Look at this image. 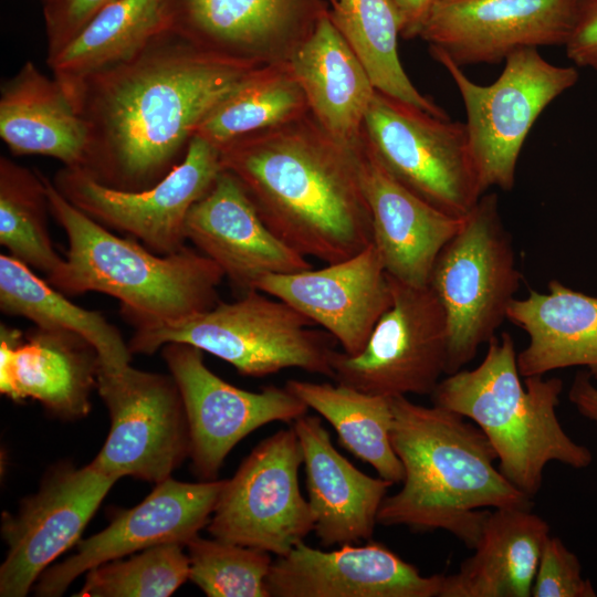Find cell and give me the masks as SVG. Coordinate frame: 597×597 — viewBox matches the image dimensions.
I'll return each mask as SVG.
<instances>
[{
	"mask_svg": "<svg viewBox=\"0 0 597 597\" xmlns=\"http://www.w3.org/2000/svg\"><path fill=\"white\" fill-rule=\"evenodd\" d=\"M50 213L69 240L66 258L46 281L65 295L100 292L121 303L135 328L185 320L213 307L221 268L188 247L161 255L119 238L74 205L43 175Z\"/></svg>",
	"mask_w": 597,
	"mask_h": 597,
	"instance_id": "cell-4",
	"label": "cell"
},
{
	"mask_svg": "<svg viewBox=\"0 0 597 597\" xmlns=\"http://www.w3.org/2000/svg\"><path fill=\"white\" fill-rule=\"evenodd\" d=\"M98 369L96 349L76 333L0 326V390L12 400L33 398L63 419L84 417Z\"/></svg>",
	"mask_w": 597,
	"mask_h": 597,
	"instance_id": "cell-23",
	"label": "cell"
},
{
	"mask_svg": "<svg viewBox=\"0 0 597 597\" xmlns=\"http://www.w3.org/2000/svg\"><path fill=\"white\" fill-rule=\"evenodd\" d=\"M429 52L447 70L463 101L464 124L482 189L510 191L533 124L556 97L577 83V69L552 64L537 48H525L506 57L495 82L481 85L441 52Z\"/></svg>",
	"mask_w": 597,
	"mask_h": 597,
	"instance_id": "cell-8",
	"label": "cell"
},
{
	"mask_svg": "<svg viewBox=\"0 0 597 597\" xmlns=\"http://www.w3.org/2000/svg\"><path fill=\"white\" fill-rule=\"evenodd\" d=\"M533 597H596L593 583L583 576L582 564L556 536L546 540L532 588Z\"/></svg>",
	"mask_w": 597,
	"mask_h": 597,
	"instance_id": "cell-37",
	"label": "cell"
},
{
	"mask_svg": "<svg viewBox=\"0 0 597 597\" xmlns=\"http://www.w3.org/2000/svg\"><path fill=\"white\" fill-rule=\"evenodd\" d=\"M111 418L108 436L91 462L118 479L159 483L189 457V428L171 375L136 369H98L97 388Z\"/></svg>",
	"mask_w": 597,
	"mask_h": 597,
	"instance_id": "cell-13",
	"label": "cell"
},
{
	"mask_svg": "<svg viewBox=\"0 0 597 597\" xmlns=\"http://www.w3.org/2000/svg\"><path fill=\"white\" fill-rule=\"evenodd\" d=\"M580 0H436L419 38L459 66L565 45Z\"/></svg>",
	"mask_w": 597,
	"mask_h": 597,
	"instance_id": "cell-16",
	"label": "cell"
},
{
	"mask_svg": "<svg viewBox=\"0 0 597 597\" xmlns=\"http://www.w3.org/2000/svg\"><path fill=\"white\" fill-rule=\"evenodd\" d=\"M388 279L390 307L358 354L332 352L333 379L387 398L409 394L430 396L446 374L444 310L429 285L413 286L389 275Z\"/></svg>",
	"mask_w": 597,
	"mask_h": 597,
	"instance_id": "cell-10",
	"label": "cell"
},
{
	"mask_svg": "<svg viewBox=\"0 0 597 597\" xmlns=\"http://www.w3.org/2000/svg\"><path fill=\"white\" fill-rule=\"evenodd\" d=\"M303 452L293 427L262 440L224 480L208 531L218 540L277 557L314 531L311 505L301 493Z\"/></svg>",
	"mask_w": 597,
	"mask_h": 597,
	"instance_id": "cell-11",
	"label": "cell"
},
{
	"mask_svg": "<svg viewBox=\"0 0 597 597\" xmlns=\"http://www.w3.org/2000/svg\"><path fill=\"white\" fill-rule=\"evenodd\" d=\"M548 292L530 289L514 298L506 320L523 329L527 345L517 353L522 377L574 366L597 379V296L551 280Z\"/></svg>",
	"mask_w": 597,
	"mask_h": 597,
	"instance_id": "cell-26",
	"label": "cell"
},
{
	"mask_svg": "<svg viewBox=\"0 0 597 597\" xmlns=\"http://www.w3.org/2000/svg\"><path fill=\"white\" fill-rule=\"evenodd\" d=\"M43 174L0 157V243L28 266L52 273L63 261L48 228Z\"/></svg>",
	"mask_w": 597,
	"mask_h": 597,
	"instance_id": "cell-34",
	"label": "cell"
},
{
	"mask_svg": "<svg viewBox=\"0 0 597 597\" xmlns=\"http://www.w3.org/2000/svg\"><path fill=\"white\" fill-rule=\"evenodd\" d=\"M220 157L266 226L302 255L331 264L373 242L356 143L335 139L311 112L239 137Z\"/></svg>",
	"mask_w": 597,
	"mask_h": 597,
	"instance_id": "cell-2",
	"label": "cell"
},
{
	"mask_svg": "<svg viewBox=\"0 0 597 597\" xmlns=\"http://www.w3.org/2000/svg\"><path fill=\"white\" fill-rule=\"evenodd\" d=\"M221 171L220 148L193 135L182 160L149 188L115 189L69 167L55 174L53 184L72 205L102 226L166 255L186 247L187 216Z\"/></svg>",
	"mask_w": 597,
	"mask_h": 597,
	"instance_id": "cell-12",
	"label": "cell"
},
{
	"mask_svg": "<svg viewBox=\"0 0 597 597\" xmlns=\"http://www.w3.org/2000/svg\"><path fill=\"white\" fill-rule=\"evenodd\" d=\"M589 370L577 371L568 390V399L584 418L597 426V386Z\"/></svg>",
	"mask_w": 597,
	"mask_h": 597,
	"instance_id": "cell-41",
	"label": "cell"
},
{
	"mask_svg": "<svg viewBox=\"0 0 597 597\" xmlns=\"http://www.w3.org/2000/svg\"><path fill=\"white\" fill-rule=\"evenodd\" d=\"M549 525L531 509L489 511L472 556L444 575L439 597H530Z\"/></svg>",
	"mask_w": 597,
	"mask_h": 597,
	"instance_id": "cell-27",
	"label": "cell"
},
{
	"mask_svg": "<svg viewBox=\"0 0 597 597\" xmlns=\"http://www.w3.org/2000/svg\"><path fill=\"white\" fill-rule=\"evenodd\" d=\"M118 478L92 463L62 465L24 499L17 515L2 516L8 553L0 567V596L24 597L50 564L78 538Z\"/></svg>",
	"mask_w": 597,
	"mask_h": 597,
	"instance_id": "cell-15",
	"label": "cell"
},
{
	"mask_svg": "<svg viewBox=\"0 0 597 597\" xmlns=\"http://www.w3.org/2000/svg\"><path fill=\"white\" fill-rule=\"evenodd\" d=\"M287 303L252 289L234 302L181 321L136 328L132 354L150 355L167 343H185L232 365L241 375L264 377L286 368L333 378L328 338Z\"/></svg>",
	"mask_w": 597,
	"mask_h": 597,
	"instance_id": "cell-6",
	"label": "cell"
},
{
	"mask_svg": "<svg viewBox=\"0 0 597 597\" xmlns=\"http://www.w3.org/2000/svg\"><path fill=\"white\" fill-rule=\"evenodd\" d=\"M186 237L243 293L266 274L312 269L306 256L272 232L239 180L223 169L191 207Z\"/></svg>",
	"mask_w": 597,
	"mask_h": 597,
	"instance_id": "cell-21",
	"label": "cell"
},
{
	"mask_svg": "<svg viewBox=\"0 0 597 597\" xmlns=\"http://www.w3.org/2000/svg\"><path fill=\"white\" fill-rule=\"evenodd\" d=\"M328 12L326 0H171L170 30L224 57L290 62Z\"/></svg>",
	"mask_w": 597,
	"mask_h": 597,
	"instance_id": "cell-18",
	"label": "cell"
},
{
	"mask_svg": "<svg viewBox=\"0 0 597 597\" xmlns=\"http://www.w3.org/2000/svg\"><path fill=\"white\" fill-rule=\"evenodd\" d=\"M171 28V0H115L46 63L62 85L128 60Z\"/></svg>",
	"mask_w": 597,
	"mask_h": 597,
	"instance_id": "cell-29",
	"label": "cell"
},
{
	"mask_svg": "<svg viewBox=\"0 0 597 597\" xmlns=\"http://www.w3.org/2000/svg\"><path fill=\"white\" fill-rule=\"evenodd\" d=\"M290 64L314 118L335 139L355 144L376 88L328 12Z\"/></svg>",
	"mask_w": 597,
	"mask_h": 597,
	"instance_id": "cell-28",
	"label": "cell"
},
{
	"mask_svg": "<svg viewBox=\"0 0 597 597\" xmlns=\"http://www.w3.org/2000/svg\"><path fill=\"white\" fill-rule=\"evenodd\" d=\"M254 289L287 303L324 327L349 355L365 347L392 303L389 279L373 243L322 269L266 274Z\"/></svg>",
	"mask_w": 597,
	"mask_h": 597,
	"instance_id": "cell-19",
	"label": "cell"
},
{
	"mask_svg": "<svg viewBox=\"0 0 597 597\" xmlns=\"http://www.w3.org/2000/svg\"><path fill=\"white\" fill-rule=\"evenodd\" d=\"M564 46L575 65L597 71V0H580L575 25Z\"/></svg>",
	"mask_w": 597,
	"mask_h": 597,
	"instance_id": "cell-39",
	"label": "cell"
},
{
	"mask_svg": "<svg viewBox=\"0 0 597 597\" xmlns=\"http://www.w3.org/2000/svg\"><path fill=\"white\" fill-rule=\"evenodd\" d=\"M184 545H156L127 559L117 558L86 573L78 597H167L189 578Z\"/></svg>",
	"mask_w": 597,
	"mask_h": 597,
	"instance_id": "cell-35",
	"label": "cell"
},
{
	"mask_svg": "<svg viewBox=\"0 0 597 597\" xmlns=\"http://www.w3.org/2000/svg\"><path fill=\"white\" fill-rule=\"evenodd\" d=\"M260 65L168 30L128 60L63 85L87 128L83 171L119 190L151 187L182 160L206 115Z\"/></svg>",
	"mask_w": 597,
	"mask_h": 597,
	"instance_id": "cell-1",
	"label": "cell"
},
{
	"mask_svg": "<svg viewBox=\"0 0 597 597\" xmlns=\"http://www.w3.org/2000/svg\"><path fill=\"white\" fill-rule=\"evenodd\" d=\"M180 391L190 438L192 470L202 481L217 480L232 448L273 421L294 422L308 407L286 387L249 391L230 385L203 362V352L185 343L161 347Z\"/></svg>",
	"mask_w": 597,
	"mask_h": 597,
	"instance_id": "cell-14",
	"label": "cell"
},
{
	"mask_svg": "<svg viewBox=\"0 0 597 597\" xmlns=\"http://www.w3.org/2000/svg\"><path fill=\"white\" fill-rule=\"evenodd\" d=\"M310 113L290 62L253 70L201 121L195 135L218 148L249 134L292 122Z\"/></svg>",
	"mask_w": 597,
	"mask_h": 597,
	"instance_id": "cell-32",
	"label": "cell"
},
{
	"mask_svg": "<svg viewBox=\"0 0 597 597\" xmlns=\"http://www.w3.org/2000/svg\"><path fill=\"white\" fill-rule=\"evenodd\" d=\"M436 0H391L400 19V36L418 38Z\"/></svg>",
	"mask_w": 597,
	"mask_h": 597,
	"instance_id": "cell-40",
	"label": "cell"
},
{
	"mask_svg": "<svg viewBox=\"0 0 597 597\" xmlns=\"http://www.w3.org/2000/svg\"><path fill=\"white\" fill-rule=\"evenodd\" d=\"M521 279L498 195L484 193L439 252L429 277L447 317V375L461 370L495 336Z\"/></svg>",
	"mask_w": 597,
	"mask_h": 597,
	"instance_id": "cell-7",
	"label": "cell"
},
{
	"mask_svg": "<svg viewBox=\"0 0 597 597\" xmlns=\"http://www.w3.org/2000/svg\"><path fill=\"white\" fill-rule=\"evenodd\" d=\"M356 150L371 216V243L386 273L409 285H428L439 252L460 230L464 217L434 208L398 182L375 155L364 129Z\"/></svg>",
	"mask_w": 597,
	"mask_h": 597,
	"instance_id": "cell-22",
	"label": "cell"
},
{
	"mask_svg": "<svg viewBox=\"0 0 597 597\" xmlns=\"http://www.w3.org/2000/svg\"><path fill=\"white\" fill-rule=\"evenodd\" d=\"M328 15L379 92L433 115L448 114L422 95L405 72L398 54L400 19L391 0H327Z\"/></svg>",
	"mask_w": 597,
	"mask_h": 597,
	"instance_id": "cell-33",
	"label": "cell"
},
{
	"mask_svg": "<svg viewBox=\"0 0 597 597\" xmlns=\"http://www.w3.org/2000/svg\"><path fill=\"white\" fill-rule=\"evenodd\" d=\"M224 480L197 483L171 478L103 531L76 543V553L50 566L38 579V596H61L80 575L138 551L178 543L184 546L209 522Z\"/></svg>",
	"mask_w": 597,
	"mask_h": 597,
	"instance_id": "cell-17",
	"label": "cell"
},
{
	"mask_svg": "<svg viewBox=\"0 0 597 597\" xmlns=\"http://www.w3.org/2000/svg\"><path fill=\"white\" fill-rule=\"evenodd\" d=\"M521 377L514 339L504 332L489 341L475 368L448 375L430 397L432 405L474 422L494 448L500 472L533 499L549 462L582 470L591 464L593 453L559 422L563 380L534 375L522 383Z\"/></svg>",
	"mask_w": 597,
	"mask_h": 597,
	"instance_id": "cell-5",
	"label": "cell"
},
{
	"mask_svg": "<svg viewBox=\"0 0 597 597\" xmlns=\"http://www.w3.org/2000/svg\"><path fill=\"white\" fill-rule=\"evenodd\" d=\"M363 129L387 171L434 208L463 218L485 193L464 123L376 90Z\"/></svg>",
	"mask_w": 597,
	"mask_h": 597,
	"instance_id": "cell-9",
	"label": "cell"
},
{
	"mask_svg": "<svg viewBox=\"0 0 597 597\" xmlns=\"http://www.w3.org/2000/svg\"><path fill=\"white\" fill-rule=\"evenodd\" d=\"M0 308L4 314L25 317L38 327L81 335L96 349L100 370L117 371L130 365L133 354L128 343L100 312L72 303L65 294L36 276L30 266L3 253L0 255Z\"/></svg>",
	"mask_w": 597,
	"mask_h": 597,
	"instance_id": "cell-30",
	"label": "cell"
},
{
	"mask_svg": "<svg viewBox=\"0 0 597 597\" xmlns=\"http://www.w3.org/2000/svg\"><path fill=\"white\" fill-rule=\"evenodd\" d=\"M186 547L189 579L208 597H270L268 552L198 535Z\"/></svg>",
	"mask_w": 597,
	"mask_h": 597,
	"instance_id": "cell-36",
	"label": "cell"
},
{
	"mask_svg": "<svg viewBox=\"0 0 597 597\" xmlns=\"http://www.w3.org/2000/svg\"><path fill=\"white\" fill-rule=\"evenodd\" d=\"M390 399V439L404 468V484L384 499L378 524L442 530L473 549L489 512L483 509H532L533 499L494 467L496 452L474 422L406 396Z\"/></svg>",
	"mask_w": 597,
	"mask_h": 597,
	"instance_id": "cell-3",
	"label": "cell"
},
{
	"mask_svg": "<svg viewBox=\"0 0 597 597\" xmlns=\"http://www.w3.org/2000/svg\"><path fill=\"white\" fill-rule=\"evenodd\" d=\"M285 387L335 429L339 443L379 476L395 483L404 479L402 464L394 451L391 399L328 383L290 379Z\"/></svg>",
	"mask_w": 597,
	"mask_h": 597,
	"instance_id": "cell-31",
	"label": "cell"
},
{
	"mask_svg": "<svg viewBox=\"0 0 597 597\" xmlns=\"http://www.w3.org/2000/svg\"><path fill=\"white\" fill-rule=\"evenodd\" d=\"M442 574L418 568L379 543L322 551L303 542L272 563L270 597H439Z\"/></svg>",
	"mask_w": 597,
	"mask_h": 597,
	"instance_id": "cell-20",
	"label": "cell"
},
{
	"mask_svg": "<svg viewBox=\"0 0 597 597\" xmlns=\"http://www.w3.org/2000/svg\"><path fill=\"white\" fill-rule=\"evenodd\" d=\"M0 137L14 155H41L83 170L87 128L69 93L32 61L1 85Z\"/></svg>",
	"mask_w": 597,
	"mask_h": 597,
	"instance_id": "cell-25",
	"label": "cell"
},
{
	"mask_svg": "<svg viewBox=\"0 0 597 597\" xmlns=\"http://www.w3.org/2000/svg\"><path fill=\"white\" fill-rule=\"evenodd\" d=\"M292 427L303 452L308 503L321 544L329 547L370 540L394 483L365 474L342 455L320 417L305 413Z\"/></svg>",
	"mask_w": 597,
	"mask_h": 597,
	"instance_id": "cell-24",
	"label": "cell"
},
{
	"mask_svg": "<svg viewBox=\"0 0 597 597\" xmlns=\"http://www.w3.org/2000/svg\"><path fill=\"white\" fill-rule=\"evenodd\" d=\"M115 0H46V59L59 53L104 7Z\"/></svg>",
	"mask_w": 597,
	"mask_h": 597,
	"instance_id": "cell-38",
	"label": "cell"
}]
</instances>
